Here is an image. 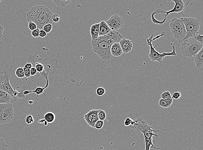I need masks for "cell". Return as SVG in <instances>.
Segmentation results:
<instances>
[{"mask_svg":"<svg viewBox=\"0 0 203 150\" xmlns=\"http://www.w3.org/2000/svg\"><path fill=\"white\" fill-rule=\"evenodd\" d=\"M161 99L165 100V99H168L172 97V95H171V93L169 91H164L161 94Z\"/></svg>","mask_w":203,"mask_h":150,"instance_id":"836d02e7","label":"cell"},{"mask_svg":"<svg viewBox=\"0 0 203 150\" xmlns=\"http://www.w3.org/2000/svg\"><path fill=\"white\" fill-rule=\"evenodd\" d=\"M52 20L53 22L54 23H58L60 20V17L58 14H56V13L53 14L52 16Z\"/></svg>","mask_w":203,"mask_h":150,"instance_id":"d590c367","label":"cell"},{"mask_svg":"<svg viewBox=\"0 0 203 150\" xmlns=\"http://www.w3.org/2000/svg\"><path fill=\"white\" fill-rule=\"evenodd\" d=\"M54 4L59 7H65L73 4L77 0H51Z\"/></svg>","mask_w":203,"mask_h":150,"instance_id":"ffe728a7","label":"cell"},{"mask_svg":"<svg viewBox=\"0 0 203 150\" xmlns=\"http://www.w3.org/2000/svg\"><path fill=\"white\" fill-rule=\"evenodd\" d=\"M104 125V121L102 120H99L97 121L94 125V128L97 129H101L102 128Z\"/></svg>","mask_w":203,"mask_h":150,"instance_id":"f546056e","label":"cell"},{"mask_svg":"<svg viewBox=\"0 0 203 150\" xmlns=\"http://www.w3.org/2000/svg\"><path fill=\"white\" fill-rule=\"evenodd\" d=\"M39 29L38 28H36V29L33 30L31 31V35L33 36L34 38H37L39 36Z\"/></svg>","mask_w":203,"mask_h":150,"instance_id":"8d00e7d4","label":"cell"},{"mask_svg":"<svg viewBox=\"0 0 203 150\" xmlns=\"http://www.w3.org/2000/svg\"><path fill=\"white\" fill-rule=\"evenodd\" d=\"M44 119L48 124H52L56 119V115L53 112H48L44 115Z\"/></svg>","mask_w":203,"mask_h":150,"instance_id":"cb8c5ba5","label":"cell"},{"mask_svg":"<svg viewBox=\"0 0 203 150\" xmlns=\"http://www.w3.org/2000/svg\"><path fill=\"white\" fill-rule=\"evenodd\" d=\"M43 124H44V125L47 126V125L48 123L47 122V121H45V122H44V123H43Z\"/></svg>","mask_w":203,"mask_h":150,"instance_id":"7dc6e473","label":"cell"},{"mask_svg":"<svg viewBox=\"0 0 203 150\" xmlns=\"http://www.w3.org/2000/svg\"><path fill=\"white\" fill-rule=\"evenodd\" d=\"M106 113L104 111L99 109L98 113V116L99 120L104 121L106 118Z\"/></svg>","mask_w":203,"mask_h":150,"instance_id":"4316f807","label":"cell"},{"mask_svg":"<svg viewBox=\"0 0 203 150\" xmlns=\"http://www.w3.org/2000/svg\"><path fill=\"white\" fill-rule=\"evenodd\" d=\"M27 90V87L25 85H24L23 88L21 90H19L18 91V94L17 95V99H23L25 98V96L24 94V92L25 90Z\"/></svg>","mask_w":203,"mask_h":150,"instance_id":"f1b7e54d","label":"cell"},{"mask_svg":"<svg viewBox=\"0 0 203 150\" xmlns=\"http://www.w3.org/2000/svg\"><path fill=\"white\" fill-rule=\"evenodd\" d=\"M193 36H194L195 39L198 40V41H199V42L203 44V35H201L200 33H199Z\"/></svg>","mask_w":203,"mask_h":150,"instance_id":"74e56055","label":"cell"},{"mask_svg":"<svg viewBox=\"0 0 203 150\" xmlns=\"http://www.w3.org/2000/svg\"><path fill=\"white\" fill-rule=\"evenodd\" d=\"M173 102V99L172 97L168 98V99H161L159 101V106L164 108H167L171 106Z\"/></svg>","mask_w":203,"mask_h":150,"instance_id":"7402d4cb","label":"cell"},{"mask_svg":"<svg viewBox=\"0 0 203 150\" xmlns=\"http://www.w3.org/2000/svg\"><path fill=\"white\" fill-rule=\"evenodd\" d=\"M4 31V27L0 25V39L3 36V33Z\"/></svg>","mask_w":203,"mask_h":150,"instance_id":"ee69618b","label":"cell"},{"mask_svg":"<svg viewBox=\"0 0 203 150\" xmlns=\"http://www.w3.org/2000/svg\"><path fill=\"white\" fill-rule=\"evenodd\" d=\"M105 90L103 87H99L96 90V94L100 97L103 96L104 94L105 93Z\"/></svg>","mask_w":203,"mask_h":150,"instance_id":"d6a6232c","label":"cell"},{"mask_svg":"<svg viewBox=\"0 0 203 150\" xmlns=\"http://www.w3.org/2000/svg\"><path fill=\"white\" fill-rule=\"evenodd\" d=\"M28 102L29 103L30 105L33 104V101L32 100L29 101Z\"/></svg>","mask_w":203,"mask_h":150,"instance_id":"bcb514c9","label":"cell"},{"mask_svg":"<svg viewBox=\"0 0 203 150\" xmlns=\"http://www.w3.org/2000/svg\"><path fill=\"white\" fill-rule=\"evenodd\" d=\"M203 44L192 36L183 42L181 49L184 56L191 59L203 48Z\"/></svg>","mask_w":203,"mask_h":150,"instance_id":"5b68a950","label":"cell"},{"mask_svg":"<svg viewBox=\"0 0 203 150\" xmlns=\"http://www.w3.org/2000/svg\"><path fill=\"white\" fill-rule=\"evenodd\" d=\"M169 27L171 30V34L179 43L182 44L187 34L183 18H173L170 21Z\"/></svg>","mask_w":203,"mask_h":150,"instance_id":"8992f818","label":"cell"},{"mask_svg":"<svg viewBox=\"0 0 203 150\" xmlns=\"http://www.w3.org/2000/svg\"><path fill=\"white\" fill-rule=\"evenodd\" d=\"M27 61L28 62H30L32 64L33 67H35L37 72L40 74V78L42 77L43 79H46L49 76L50 72H52L53 74H54L51 71L52 70L56 72V71L52 69L53 65L57 64L58 61L51 57L42 59L38 56H34L30 54Z\"/></svg>","mask_w":203,"mask_h":150,"instance_id":"3957f363","label":"cell"},{"mask_svg":"<svg viewBox=\"0 0 203 150\" xmlns=\"http://www.w3.org/2000/svg\"><path fill=\"white\" fill-rule=\"evenodd\" d=\"M47 33H46V32L44 31L43 29L39 30V36L40 37H45V36H47Z\"/></svg>","mask_w":203,"mask_h":150,"instance_id":"60d3db41","label":"cell"},{"mask_svg":"<svg viewBox=\"0 0 203 150\" xmlns=\"http://www.w3.org/2000/svg\"><path fill=\"white\" fill-rule=\"evenodd\" d=\"M192 61L195 62L196 69L203 71V48L195 56L191 58Z\"/></svg>","mask_w":203,"mask_h":150,"instance_id":"4fadbf2b","label":"cell"},{"mask_svg":"<svg viewBox=\"0 0 203 150\" xmlns=\"http://www.w3.org/2000/svg\"><path fill=\"white\" fill-rule=\"evenodd\" d=\"M122 39V35L119 32L111 30L107 35L99 36L96 40H91L92 50L101 59L110 60L112 56L110 53L111 46Z\"/></svg>","mask_w":203,"mask_h":150,"instance_id":"6da1fadb","label":"cell"},{"mask_svg":"<svg viewBox=\"0 0 203 150\" xmlns=\"http://www.w3.org/2000/svg\"><path fill=\"white\" fill-rule=\"evenodd\" d=\"M30 76H34L36 74H37V71H36V69L35 67H33L32 68H31L30 69Z\"/></svg>","mask_w":203,"mask_h":150,"instance_id":"b9f144b4","label":"cell"},{"mask_svg":"<svg viewBox=\"0 0 203 150\" xmlns=\"http://www.w3.org/2000/svg\"><path fill=\"white\" fill-rule=\"evenodd\" d=\"M110 53L112 56L116 57H119L123 54V51L119 42L113 44L110 48Z\"/></svg>","mask_w":203,"mask_h":150,"instance_id":"2e32d148","label":"cell"},{"mask_svg":"<svg viewBox=\"0 0 203 150\" xmlns=\"http://www.w3.org/2000/svg\"><path fill=\"white\" fill-rule=\"evenodd\" d=\"M145 141V150H150V149H159V148H156L153 145V142L155 141L153 140L152 137H144Z\"/></svg>","mask_w":203,"mask_h":150,"instance_id":"603a6c76","label":"cell"},{"mask_svg":"<svg viewBox=\"0 0 203 150\" xmlns=\"http://www.w3.org/2000/svg\"><path fill=\"white\" fill-rule=\"evenodd\" d=\"M28 27L31 31L34 30L37 28V26L34 23L32 22H28Z\"/></svg>","mask_w":203,"mask_h":150,"instance_id":"e575fe53","label":"cell"},{"mask_svg":"<svg viewBox=\"0 0 203 150\" xmlns=\"http://www.w3.org/2000/svg\"><path fill=\"white\" fill-rule=\"evenodd\" d=\"M134 123V120L133 117L129 115H128L127 117L125 120L124 122V125L127 127H130Z\"/></svg>","mask_w":203,"mask_h":150,"instance_id":"d4e9b609","label":"cell"},{"mask_svg":"<svg viewBox=\"0 0 203 150\" xmlns=\"http://www.w3.org/2000/svg\"><path fill=\"white\" fill-rule=\"evenodd\" d=\"M99 26L100 23H96L91 25L90 30L91 40H96L99 37Z\"/></svg>","mask_w":203,"mask_h":150,"instance_id":"ac0fdd59","label":"cell"},{"mask_svg":"<svg viewBox=\"0 0 203 150\" xmlns=\"http://www.w3.org/2000/svg\"><path fill=\"white\" fill-rule=\"evenodd\" d=\"M8 147L4 139L0 137V150H8Z\"/></svg>","mask_w":203,"mask_h":150,"instance_id":"83f0119b","label":"cell"},{"mask_svg":"<svg viewBox=\"0 0 203 150\" xmlns=\"http://www.w3.org/2000/svg\"><path fill=\"white\" fill-rule=\"evenodd\" d=\"M10 75L8 71H4L0 72V88L3 85L10 83Z\"/></svg>","mask_w":203,"mask_h":150,"instance_id":"e0dca14e","label":"cell"},{"mask_svg":"<svg viewBox=\"0 0 203 150\" xmlns=\"http://www.w3.org/2000/svg\"><path fill=\"white\" fill-rule=\"evenodd\" d=\"M25 122L28 125H30L31 124L33 123L34 122V119H33V116L31 115H27V116L26 117Z\"/></svg>","mask_w":203,"mask_h":150,"instance_id":"1f68e13d","label":"cell"},{"mask_svg":"<svg viewBox=\"0 0 203 150\" xmlns=\"http://www.w3.org/2000/svg\"><path fill=\"white\" fill-rule=\"evenodd\" d=\"M130 115L133 117L134 120L133 125L130 128L134 130L135 132L141 138H143V133L146 131L159 132V130L153 129V127L148 125L140 116H138V114H136V116H135L134 114H130Z\"/></svg>","mask_w":203,"mask_h":150,"instance_id":"ba28073f","label":"cell"},{"mask_svg":"<svg viewBox=\"0 0 203 150\" xmlns=\"http://www.w3.org/2000/svg\"><path fill=\"white\" fill-rule=\"evenodd\" d=\"M168 2L173 1L175 3V6L174 8L171 10L168 11H164L161 9H157L154 11L152 14V16H154L160 13H164V18L162 21V23L164 24L166 21V17L169 14L172 13H178L179 15H181L184 10V8L188 5L190 0H167Z\"/></svg>","mask_w":203,"mask_h":150,"instance_id":"52a82bcc","label":"cell"},{"mask_svg":"<svg viewBox=\"0 0 203 150\" xmlns=\"http://www.w3.org/2000/svg\"><path fill=\"white\" fill-rule=\"evenodd\" d=\"M52 15V11L47 7L35 6L27 13V21L33 22L37 26V28L41 30L45 25L53 23Z\"/></svg>","mask_w":203,"mask_h":150,"instance_id":"7a4b0ae2","label":"cell"},{"mask_svg":"<svg viewBox=\"0 0 203 150\" xmlns=\"http://www.w3.org/2000/svg\"><path fill=\"white\" fill-rule=\"evenodd\" d=\"M24 67L26 68H28V69H30L31 68H32L33 65L30 62H27V63H26L25 65H24Z\"/></svg>","mask_w":203,"mask_h":150,"instance_id":"7bdbcfd3","label":"cell"},{"mask_svg":"<svg viewBox=\"0 0 203 150\" xmlns=\"http://www.w3.org/2000/svg\"><path fill=\"white\" fill-rule=\"evenodd\" d=\"M2 0H0V3H1V1Z\"/></svg>","mask_w":203,"mask_h":150,"instance_id":"c3c4849f","label":"cell"},{"mask_svg":"<svg viewBox=\"0 0 203 150\" xmlns=\"http://www.w3.org/2000/svg\"><path fill=\"white\" fill-rule=\"evenodd\" d=\"M183 19L187 33L184 40L199 33L201 22L199 19L193 17L184 18Z\"/></svg>","mask_w":203,"mask_h":150,"instance_id":"9c48e42d","label":"cell"},{"mask_svg":"<svg viewBox=\"0 0 203 150\" xmlns=\"http://www.w3.org/2000/svg\"><path fill=\"white\" fill-rule=\"evenodd\" d=\"M99 110L92 109L84 115V118L89 126L94 127L96 122L99 120L98 116Z\"/></svg>","mask_w":203,"mask_h":150,"instance_id":"7c38bea8","label":"cell"},{"mask_svg":"<svg viewBox=\"0 0 203 150\" xmlns=\"http://www.w3.org/2000/svg\"><path fill=\"white\" fill-rule=\"evenodd\" d=\"M52 28H53V26H52V24H48L45 25L43 26L42 29L46 32V33H48L52 31Z\"/></svg>","mask_w":203,"mask_h":150,"instance_id":"4dcf8cb0","label":"cell"},{"mask_svg":"<svg viewBox=\"0 0 203 150\" xmlns=\"http://www.w3.org/2000/svg\"><path fill=\"white\" fill-rule=\"evenodd\" d=\"M46 81H47V82H46V84L45 86L44 87H36V86L35 85L33 82V85H34L35 87V89L33 91H28V90H26L25 91H24V94L25 96L26 95H28L30 93H36V100H38V97H39V95H41V94H43L44 95L45 97H46V94H45L43 92H44V90H45L46 88H47L49 87V79H48V78L46 79Z\"/></svg>","mask_w":203,"mask_h":150,"instance_id":"5bb4252c","label":"cell"},{"mask_svg":"<svg viewBox=\"0 0 203 150\" xmlns=\"http://www.w3.org/2000/svg\"><path fill=\"white\" fill-rule=\"evenodd\" d=\"M24 73L25 77L29 78L30 76V69L24 67Z\"/></svg>","mask_w":203,"mask_h":150,"instance_id":"ab89813d","label":"cell"},{"mask_svg":"<svg viewBox=\"0 0 203 150\" xmlns=\"http://www.w3.org/2000/svg\"><path fill=\"white\" fill-rule=\"evenodd\" d=\"M105 22L112 31H117L123 27L124 24L123 18L117 14L113 15Z\"/></svg>","mask_w":203,"mask_h":150,"instance_id":"8fae6325","label":"cell"},{"mask_svg":"<svg viewBox=\"0 0 203 150\" xmlns=\"http://www.w3.org/2000/svg\"><path fill=\"white\" fill-rule=\"evenodd\" d=\"M45 121H46V120H45L44 119H39V120H38V124H41L44 123L45 122Z\"/></svg>","mask_w":203,"mask_h":150,"instance_id":"f6af8a7d","label":"cell"},{"mask_svg":"<svg viewBox=\"0 0 203 150\" xmlns=\"http://www.w3.org/2000/svg\"><path fill=\"white\" fill-rule=\"evenodd\" d=\"M11 98L9 94L0 89V104L9 103Z\"/></svg>","mask_w":203,"mask_h":150,"instance_id":"44dd1931","label":"cell"},{"mask_svg":"<svg viewBox=\"0 0 203 150\" xmlns=\"http://www.w3.org/2000/svg\"><path fill=\"white\" fill-rule=\"evenodd\" d=\"M111 31V30L105 21H102L100 22L99 36L107 35Z\"/></svg>","mask_w":203,"mask_h":150,"instance_id":"d6986e66","label":"cell"},{"mask_svg":"<svg viewBox=\"0 0 203 150\" xmlns=\"http://www.w3.org/2000/svg\"><path fill=\"white\" fill-rule=\"evenodd\" d=\"M164 35V33L163 32L161 33V34H160V35L158 36L154 39H152V37L153 36H152L149 39H147V44L150 47V53L148 54V56L153 62L157 61V62H159V63H162V61H163V59L165 56H176V48L172 43L171 44V46L173 47V51L171 53L163 52V53H160L155 50V48L158 46V44H156L155 47H153L152 43V41Z\"/></svg>","mask_w":203,"mask_h":150,"instance_id":"277c9868","label":"cell"},{"mask_svg":"<svg viewBox=\"0 0 203 150\" xmlns=\"http://www.w3.org/2000/svg\"><path fill=\"white\" fill-rule=\"evenodd\" d=\"M13 105L10 103L0 104V124L11 122L14 117Z\"/></svg>","mask_w":203,"mask_h":150,"instance_id":"30bf717a","label":"cell"},{"mask_svg":"<svg viewBox=\"0 0 203 150\" xmlns=\"http://www.w3.org/2000/svg\"><path fill=\"white\" fill-rule=\"evenodd\" d=\"M15 75L19 78L23 79L25 77L24 68L22 67H18L15 72Z\"/></svg>","mask_w":203,"mask_h":150,"instance_id":"484cf974","label":"cell"},{"mask_svg":"<svg viewBox=\"0 0 203 150\" xmlns=\"http://www.w3.org/2000/svg\"><path fill=\"white\" fill-rule=\"evenodd\" d=\"M182 96L181 93L180 92H175L173 93V96L172 97L173 99H175V100H178Z\"/></svg>","mask_w":203,"mask_h":150,"instance_id":"f35d334b","label":"cell"},{"mask_svg":"<svg viewBox=\"0 0 203 150\" xmlns=\"http://www.w3.org/2000/svg\"><path fill=\"white\" fill-rule=\"evenodd\" d=\"M123 53H129L133 48L132 41L129 39H122L119 41Z\"/></svg>","mask_w":203,"mask_h":150,"instance_id":"9a60e30c","label":"cell"}]
</instances>
